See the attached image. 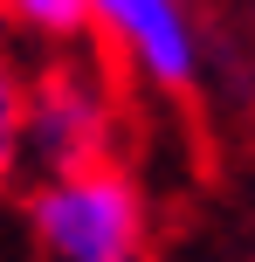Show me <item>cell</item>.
<instances>
[{"instance_id":"3957f363","label":"cell","mask_w":255,"mask_h":262,"mask_svg":"<svg viewBox=\"0 0 255 262\" xmlns=\"http://www.w3.org/2000/svg\"><path fill=\"white\" fill-rule=\"evenodd\" d=\"M90 21L110 28L124 55L145 69L159 90H187L200 76V49H193V21L179 0H83Z\"/></svg>"},{"instance_id":"5b68a950","label":"cell","mask_w":255,"mask_h":262,"mask_svg":"<svg viewBox=\"0 0 255 262\" xmlns=\"http://www.w3.org/2000/svg\"><path fill=\"white\" fill-rule=\"evenodd\" d=\"M21 118H28V83L14 76V62L0 55V180L21 166Z\"/></svg>"},{"instance_id":"6da1fadb","label":"cell","mask_w":255,"mask_h":262,"mask_svg":"<svg viewBox=\"0 0 255 262\" xmlns=\"http://www.w3.org/2000/svg\"><path fill=\"white\" fill-rule=\"evenodd\" d=\"M41 255L55 262H145V207L118 166L41 180L28 200Z\"/></svg>"},{"instance_id":"277c9868","label":"cell","mask_w":255,"mask_h":262,"mask_svg":"<svg viewBox=\"0 0 255 262\" xmlns=\"http://www.w3.org/2000/svg\"><path fill=\"white\" fill-rule=\"evenodd\" d=\"M0 21H21V28H35L49 41H83L90 7L83 0H0Z\"/></svg>"},{"instance_id":"7a4b0ae2","label":"cell","mask_w":255,"mask_h":262,"mask_svg":"<svg viewBox=\"0 0 255 262\" xmlns=\"http://www.w3.org/2000/svg\"><path fill=\"white\" fill-rule=\"evenodd\" d=\"M21 152L49 166V180L110 166V104L90 76L76 69H41L28 83V118H21Z\"/></svg>"}]
</instances>
